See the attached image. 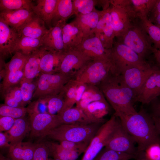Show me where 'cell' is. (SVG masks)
I'll use <instances>...</instances> for the list:
<instances>
[{
    "label": "cell",
    "mask_w": 160,
    "mask_h": 160,
    "mask_svg": "<svg viewBox=\"0 0 160 160\" xmlns=\"http://www.w3.org/2000/svg\"><path fill=\"white\" fill-rule=\"evenodd\" d=\"M23 77V70L11 71L6 73L0 84V93L2 96L9 89L19 84Z\"/></svg>",
    "instance_id": "34"
},
{
    "label": "cell",
    "mask_w": 160,
    "mask_h": 160,
    "mask_svg": "<svg viewBox=\"0 0 160 160\" xmlns=\"http://www.w3.org/2000/svg\"><path fill=\"white\" fill-rule=\"evenodd\" d=\"M33 5L30 0H0V11L21 9L32 10Z\"/></svg>",
    "instance_id": "39"
},
{
    "label": "cell",
    "mask_w": 160,
    "mask_h": 160,
    "mask_svg": "<svg viewBox=\"0 0 160 160\" xmlns=\"http://www.w3.org/2000/svg\"><path fill=\"white\" fill-rule=\"evenodd\" d=\"M152 55L155 63L160 68V51L155 49Z\"/></svg>",
    "instance_id": "55"
},
{
    "label": "cell",
    "mask_w": 160,
    "mask_h": 160,
    "mask_svg": "<svg viewBox=\"0 0 160 160\" xmlns=\"http://www.w3.org/2000/svg\"><path fill=\"white\" fill-rule=\"evenodd\" d=\"M79 83V82L73 79L63 87L59 93L63 98L64 104L62 110L58 114L72 108L76 103V92Z\"/></svg>",
    "instance_id": "32"
},
{
    "label": "cell",
    "mask_w": 160,
    "mask_h": 160,
    "mask_svg": "<svg viewBox=\"0 0 160 160\" xmlns=\"http://www.w3.org/2000/svg\"><path fill=\"white\" fill-rule=\"evenodd\" d=\"M116 39L117 41L129 47L146 60L153 55L155 49L141 20Z\"/></svg>",
    "instance_id": "5"
},
{
    "label": "cell",
    "mask_w": 160,
    "mask_h": 160,
    "mask_svg": "<svg viewBox=\"0 0 160 160\" xmlns=\"http://www.w3.org/2000/svg\"><path fill=\"white\" fill-rule=\"evenodd\" d=\"M37 80L34 81L23 78L20 84L21 93L23 107L30 103L33 98L34 92L36 89Z\"/></svg>",
    "instance_id": "37"
},
{
    "label": "cell",
    "mask_w": 160,
    "mask_h": 160,
    "mask_svg": "<svg viewBox=\"0 0 160 160\" xmlns=\"http://www.w3.org/2000/svg\"><path fill=\"white\" fill-rule=\"evenodd\" d=\"M118 118L124 129L137 144L138 153L151 144H160V135L153 118L143 106L135 113Z\"/></svg>",
    "instance_id": "1"
},
{
    "label": "cell",
    "mask_w": 160,
    "mask_h": 160,
    "mask_svg": "<svg viewBox=\"0 0 160 160\" xmlns=\"http://www.w3.org/2000/svg\"><path fill=\"white\" fill-rule=\"evenodd\" d=\"M87 84H86L79 82L76 92V103L81 100L83 95L87 88Z\"/></svg>",
    "instance_id": "51"
},
{
    "label": "cell",
    "mask_w": 160,
    "mask_h": 160,
    "mask_svg": "<svg viewBox=\"0 0 160 160\" xmlns=\"http://www.w3.org/2000/svg\"><path fill=\"white\" fill-rule=\"evenodd\" d=\"M44 22L35 14L19 29L17 33L20 37H29L41 38L48 31Z\"/></svg>",
    "instance_id": "21"
},
{
    "label": "cell",
    "mask_w": 160,
    "mask_h": 160,
    "mask_svg": "<svg viewBox=\"0 0 160 160\" xmlns=\"http://www.w3.org/2000/svg\"><path fill=\"white\" fill-rule=\"evenodd\" d=\"M28 112L27 108L25 107H14L5 104L1 105L0 116H8L17 119L25 117Z\"/></svg>",
    "instance_id": "43"
},
{
    "label": "cell",
    "mask_w": 160,
    "mask_h": 160,
    "mask_svg": "<svg viewBox=\"0 0 160 160\" xmlns=\"http://www.w3.org/2000/svg\"><path fill=\"white\" fill-rule=\"evenodd\" d=\"M103 123H97L88 124H63L50 131L46 136L59 142L66 140L89 143Z\"/></svg>",
    "instance_id": "4"
},
{
    "label": "cell",
    "mask_w": 160,
    "mask_h": 160,
    "mask_svg": "<svg viewBox=\"0 0 160 160\" xmlns=\"http://www.w3.org/2000/svg\"><path fill=\"white\" fill-rule=\"evenodd\" d=\"M60 144L65 149L70 151H75L84 153L89 143L74 142L69 141H60Z\"/></svg>",
    "instance_id": "47"
},
{
    "label": "cell",
    "mask_w": 160,
    "mask_h": 160,
    "mask_svg": "<svg viewBox=\"0 0 160 160\" xmlns=\"http://www.w3.org/2000/svg\"><path fill=\"white\" fill-rule=\"evenodd\" d=\"M49 149L46 142L36 144L32 160H49Z\"/></svg>",
    "instance_id": "48"
},
{
    "label": "cell",
    "mask_w": 160,
    "mask_h": 160,
    "mask_svg": "<svg viewBox=\"0 0 160 160\" xmlns=\"http://www.w3.org/2000/svg\"></svg>",
    "instance_id": "61"
},
{
    "label": "cell",
    "mask_w": 160,
    "mask_h": 160,
    "mask_svg": "<svg viewBox=\"0 0 160 160\" xmlns=\"http://www.w3.org/2000/svg\"><path fill=\"white\" fill-rule=\"evenodd\" d=\"M4 104L12 107H23L20 84L7 90L3 96Z\"/></svg>",
    "instance_id": "40"
},
{
    "label": "cell",
    "mask_w": 160,
    "mask_h": 160,
    "mask_svg": "<svg viewBox=\"0 0 160 160\" xmlns=\"http://www.w3.org/2000/svg\"><path fill=\"white\" fill-rule=\"evenodd\" d=\"M92 60L75 49L68 51L63 54L57 73L75 74L76 72Z\"/></svg>",
    "instance_id": "14"
},
{
    "label": "cell",
    "mask_w": 160,
    "mask_h": 160,
    "mask_svg": "<svg viewBox=\"0 0 160 160\" xmlns=\"http://www.w3.org/2000/svg\"><path fill=\"white\" fill-rule=\"evenodd\" d=\"M31 130L29 120L25 117L15 119L12 127L6 132L9 136L10 146L22 142Z\"/></svg>",
    "instance_id": "25"
},
{
    "label": "cell",
    "mask_w": 160,
    "mask_h": 160,
    "mask_svg": "<svg viewBox=\"0 0 160 160\" xmlns=\"http://www.w3.org/2000/svg\"><path fill=\"white\" fill-rule=\"evenodd\" d=\"M159 13H160V0H156L148 17Z\"/></svg>",
    "instance_id": "54"
},
{
    "label": "cell",
    "mask_w": 160,
    "mask_h": 160,
    "mask_svg": "<svg viewBox=\"0 0 160 160\" xmlns=\"http://www.w3.org/2000/svg\"><path fill=\"white\" fill-rule=\"evenodd\" d=\"M148 18L153 24L160 28V13L149 16Z\"/></svg>",
    "instance_id": "53"
},
{
    "label": "cell",
    "mask_w": 160,
    "mask_h": 160,
    "mask_svg": "<svg viewBox=\"0 0 160 160\" xmlns=\"http://www.w3.org/2000/svg\"><path fill=\"white\" fill-rule=\"evenodd\" d=\"M111 67L109 59L92 60L75 73L74 79L87 85L97 86L108 75Z\"/></svg>",
    "instance_id": "6"
},
{
    "label": "cell",
    "mask_w": 160,
    "mask_h": 160,
    "mask_svg": "<svg viewBox=\"0 0 160 160\" xmlns=\"http://www.w3.org/2000/svg\"><path fill=\"white\" fill-rule=\"evenodd\" d=\"M9 140L8 135L7 132L3 133L0 132V148H9L10 146L9 143Z\"/></svg>",
    "instance_id": "52"
},
{
    "label": "cell",
    "mask_w": 160,
    "mask_h": 160,
    "mask_svg": "<svg viewBox=\"0 0 160 160\" xmlns=\"http://www.w3.org/2000/svg\"><path fill=\"white\" fill-rule=\"evenodd\" d=\"M83 111L91 119L104 123L105 121L103 117L108 113L109 106L108 102L94 101L89 104Z\"/></svg>",
    "instance_id": "31"
},
{
    "label": "cell",
    "mask_w": 160,
    "mask_h": 160,
    "mask_svg": "<svg viewBox=\"0 0 160 160\" xmlns=\"http://www.w3.org/2000/svg\"><path fill=\"white\" fill-rule=\"evenodd\" d=\"M48 148L49 155L53 159L68 160L69 151L60 144L53 142H46Z\"/></svg>",
    "instance_id": "44"
},
{
    "label": "cell",
    "mask_w": 160,
    "mask_h": 160,
    "mask_svg": "<svg viewBox=\"0 0 160 160\" xmlns=\"http://www.w3.org/2000/svg\"><path fill=\"white\" fill-rule=\"evenodd\" d=\"M103 10L95 9L87 14H78L74 20L81 29L84 37L94 34V32L99 21Z\"/></svg>",
    "instance_id": "22"
},
{
    "label": "cell",
    "mask_w": 160,
    "mask_h": 160,
    "mask_svg": "<svg viewBox=\"0 0 160 160\" xmlns=\"http://www.w3.org/2000/svg\"><path fill=\"white\" fill-rule=\"evenodd\" d=\"M88 99L92 102L96 101L107 102L100 88L95 85H87L81 99Z\"/></svg>",
    "instance_id": "45"
},
{
    "label": "cell",
    "mask_w": 160,
    "mask_h": 160,
    "mask_svg": "<svg viewBox=\"0 0 160 160\" xmlns=\"http://www.w3.org/2000/svg\"><path fill=\"white\" fill-rule=\"evenodd\" d=\"M35 147L36 144L22 142L10 146L7 157L12 160H32Z\"/></svg>",
    "instance_id": "27"
},
{
    "label": "cell",
    "mask_w": 160,
    "mask_h": 160,
    "mask_svg": "<svg viewBox=\"0 0 160 160\" xmlns=\"http://www.w3.org/2000/svg\"><path fill=\"white\" fill-rule=\"evenodd\" d=\"M152 117L157 130L160 135V117L153 116Z\"/></svg>",
    "instance_id": "56"
},
{
    "label": "cell",
    "mask_w": 160,
    "mask_h": 160,
    "mask_svg": "<svg viewBox=\"0 0 160 160\" xmlns=\"http://www.w3.org/2000/svg\"><path fill=\"white\" fill-rule=\"evenodd\" d=\"M28 56L16 52L10 61L5 64L4 69L2 70L4 71L5 75L10 72L23 70Z\"/></svg>",
    "instance_id": "36"
},
{
    "label": "cell",
    "mask_w": 160,
    "mask_h": 160,
    "mask_svg": "<svg viewBox=\"0 0 160 160\" xmlns=\"http://www.w3.org/2000/svg\"><path fill=\"white\" fill-rule=\"evenodd\" d=\"M35 15L32 10L21 9L0 11V21L17 32Z\"/></svg>",
    "instance_id": "19"
},
{
    "label": "cell",
    "mask_w": 160,
    "mask_h": 160,
    "mask_svg": "<svg viewBox=\"0 0 160 160\" xmlns=\"http://www.w3.org/2000/svg\"><path fill=\"white\" fill-rule=\"evenodd\" d=\"M98 85L114 110V114L116 117L137 112L134 107L135 95L132 90L122 82L120 76L113 75L109 72Z\"/></svg>",
    "instance_id": "2"
},
{
    "label": "cell",
    "mask_w": 160,
    "mask_h": 160,
    "mask_svg": "<svg viewBox=\"0 0 160 160\" xmlns=\"http://www.w3.org/2000/svg\"><path fill=\"white\" fill-rule=\"evenodd\" d=\"M41 46V38L22 36L20 37L15 52H18L24 55L29 56Z\"/></svg>",
    "instance_id": "33"
},
{
    "label": "cell",
    "mask_w": 160,
    "mask_h": 160,
    "mask_svg": "<svg viewBox=\"0 0 160 160\" xmlns=\"http://www.w3.org/2000/svg\"><path fill=\"white\" fill-rule=\"evenodd\" d=\"M135 156L116 151L104 148L93 160H130L136 158Z\"/></svg>",
    "instance_id": "35"
},
{
    "label": "cell",
    "mask_w": 160,
    "mask_h": 160,
    "mask_svg": "<svg viewBox=\"0 0 160 160\" xmlns=\"http://www.w3.org/2000/svg\"><path fill=\"white\" fill-rule=\"evenodd\" d=\"M15 119L8 116H0V131H9L12 127Z\"/></svg>",
    "instance_id": "50"
},
{
    "label": "cell",
    "mask_w": 160,
    "mask_h": 160,
    "mask_svg": "<svg viewBox=\"0 0 160 160\" xmlns=\"http://www.w3.org/2000/svg\"></svg>",
    "instance_id": "60"
},
{
    "label": "cell",
    "mask_w": 160,
    "mask_h": 160,
    "mask_svg": "<svg viewBox=\"0 0 160 160\" xmlns=\"http://www.w3.org/2000/svg\"><path fill=\"white\" fill-rule=\"evenodd\" d=\"M110 20L115 37L117 38L140 19L134 17L122 0H110Z\"/></svg>",
    "instance_id": "9"
},
{
    "label": "cell",
    "mask_w": 160,
    "mask_h": 160,
    "mask_svg": "<svg viewBox=\"0 0 160 160\" xmlns=\"http://www.w3.org/2000/svg\"><path fill=\"white\" fill-rule=\"evenodd\" d=\"M58 114L60 116L63 124H88L103 123L91 119L83 110L76 107H72Z\"/></svg>",
    "instance_id": "23"
},
{
    "label": "cell",
    "mask_w": 160,
    "mask_h": 160,
    "mask_svg": "<svg viewBox=\"0 0 160 160\" xmlns=\"http://www.w3.org/2000/svg\"><path fill=\"white\" fill-rule=\"evenodd\" d=\"M39 99L47 103L48 113L52 115L58 114L62 110L64 104L63 98L60 93Z\"/></svg>",
    "instance_id": "41"
},
{
    "label": "cell",
    "mask_w": 160,
    "mask_h": 160,
    "mask_svg": "<svg viewBox=\"0 0 160 160\" xmlns=\"http://www.w3.org/2000/svg\"><path fill=\"white\" fill-rule=\"evenodd\" d=\"M97 0H73V15L89 13L95 9Z\"/></svg>",
    "instance_id": "42"
},
{
    "label": "cell",
    "mask_w": 160,
    "mask_h": 160,
    "mask_svg": "<svg viewBox=\"0 0 160 160\" xmlns=\"http://www.w3.org/2000/svg\"><path fill=\"white\" fill-rule=\"evenodd\" d=\"M18 33L0 21V57L4 60L15 52L20 38Z\"/></svg>",
    "instance_id": "16"
},
{
    "label": "cell",
    "mask_w": 160,
    "mask_h": 160,
    "mask_svg": "<svg viewBox=\"0 0 160 160\" xmlns=\"http://www.w3.org/2000/svg\"><path fill=\"white\" fill-rule=\"evenodd\" d=\"M156 65L155 71L147 80L136 97L135 102L148 105L160 95V68Z\"/></svg>",
    "instance_id": "15"
},
{
    "label": "cell",
    "mask_w": 160,
    "mask_h": 160,
    "mask_svg": "<svg viewBox=\"0 0 160 160\" xmlns=\"http://www.w3.org/2000/svg\"><path fill=\"white\" fill-rule=\"evenodd\" d=\"M154 48L160 51V28L151 23L148 18L141 19Z\"/></svg>",
    "instance_id": "38"
},
{
    "label": "cell",
    "mask_w": 160,
    "mask_h": 160,
    "mask_svg": "<svg viewBox=\"0 0 160 160\" xmlns=\"http://www.w3.org/2000/svg\"><path fill=\"white\" fill-rule=\"evenodd\" d=\"M119 118L114 114L100 127L89 143L81 160H93L105 147L115 130Z\"/></svg>",
    "instance_id": "8"
},
{
    "label": "cell",
    "mask_w": 160,
    "mask_h": 160,
    "mask_svg": "<svg viewBox=\"0 0 160 160\" xmlns=\"http://www.w3.org/2000/svg\"><path fill=\"white\" fill-rule=\"evenodd\" d=\"M109 59L111 65L110 72L116 76L122 75L131 68H147L152 64L129 47L117 40L114 41L112 47L110 49Z\"/></svg>",
    "instance_id": "3"
},
{
    "label": "cell",
    "mask_w": 160,
    "mask_h": 160,
    "mask_svg": "<svg viewBox=\"0 0 160 160\" xmlns=\"http://www.w3.org/2000/svg\"><path fill=\"white\" fill-rule=\"evenodd\" d=\"M110 7L103 12L94 32L95 35L107 49L112 48L115 38L114 33L110 20Z\"/></svg>",
    "instance_id": "17"
},
{
    "label": "cell",
    "mask_w": 160,
    "mask_h": 160,
    "mask_svg": "<svg viewBox=\"0 0 160 160\" xmlns=\"http://www.w3.org/2000/svg\"><path fill=\"white\" fill-rule=\"evenodd\" d=\"M0 160H12L7 157H5L1 154H0Z\"/></svg>",
    "instance_id": "57"
},
{
    "label": "cell",
    "mask_w": 160,
    "mask_h": 160,
    "mask_svg": "<svg viewBox=\"0 0 160 160\" xmlns=\"http://www.w3.org/2000/svg\"><path fill=\"white\" fill-rule=\"evenodd\" d=\"M46 51L41 47L29 56L23 70V78L33 80L40 72L41 59Z\"/></svg>",
    "instance_id": "28"
},
{
    "label": "cell",
    "mask_w": 160,
    "mask_h": 160,
    "mask_svg": "<svg viewBox=\"0 0 160 160\" xmlns=\"http://www.w3.org/2000/svg\"><path fill=\"white\" fill-rule=\"evenodd\" d=\"M134 159V160H147L144 159L140 158H136Z\"/></svg>",
    "instance_id": "58"
},
{
    "label": "cell",
    "mask_w": 160,
    "mask_h": 160,
    "mask_svg": "<svg viewBox=\"0 0 160 160\" xmlns=\"http://www.w3.org/2000/svg\"><path fill=\"white\" fill-rule=\"evenodd\" d=\"M135 142L124 129L120 119L105 147L114 151L134 155L138 154Z\"/></svg>",
    "instance_id": "11"
},
{
    "label": "cell",
    "mask_w": 160,
    "mask_h": 160,
    "mask_svg": "<svg viewBox=\"0 0 160 160\" xmlns=\"http://www.w3.org/2000/svg\"><path fill=\"white\" fill-rule=\"evenodd\" d=\"M156 66L155 63L147 68L132 67L127 69L123 74L119 76L122 82L132 90L136 98L147 80L155 71Z\"/></svg>",
    "instance_id": "12"
},
{
    "label": "cell",
    "mask_w": 160,
    "mask_h": 160,
    "mask_svg": "<svg viewBox=\"0 0 160 160\" xmlns=\"http://www.w3.org/2000/svg\"><path fill=\"white\" fill-rule=\"evenodd\" d=\"M63 54H57L46 50L40 62V72L42 73L53 74L57 69Z\"/></svg>",
    "instance_id": "30"
},
{
    "label": "cell",
    "mask_w": 160,
    "mask_h": 160,
    "mask_svg": "<svg viewBox=\"0 0 160 160\" xmlns=\"http://www.w3.org/2000/svg\"><path fill=\"white\" fill-rule=\"evenodd\" d=\"M61 25L57 24L52 27L41 38V47L45 50L57 54H64L66 52Z\"/></svg>",
    "instance_id": "18"
},
{
    "label": "cell",
    "mask_w": 160,
    "mask_h": 160,
    "mask_svg": "<svg viewBox=\"0 0 160 160\" xmlns=\"http://www.w3.org/2000/svg\"><path fill=\"white\" fill-rule=\"evenodd\" d=\"M74 74L41 73L37 80L36 89L33 98L42 99L59 94L64 86L72 79Z\"/></svg>",
    "instance_id": "7"
},
{
    "label": "cell",
    "mask_w": 160,
    "mask_h": 160,
    "mask_svg": "<svg viewBox=\"0 0 160 160\" xmlns=\"http://www.w3.org/2000/svg\"><path fill=\"white\" fill-rule=\"evenodd\" d=\"M29 120L31 128L30 137L32 138L46 137L50 131L63 124L58 114L48 112L29 113Z\"/></svg>",
    "instance_id": "10"
},
{
    "label": "cell",
    "mask_w": 160,
    "mask_h": 160,
    "mask_svg": "<svg viewBox=\"0 0 160 160\" xmlns=\"http://www.w3.org/2000/svg\"><path fill=\"white\" fill-rule=\"evenodd\" d=\"M136 158L147 160H160V144L150 145L144 151L139 153Z\"/></svg>",
    "instance_id": "46"
},
{
    "label": "cell",
    "mask_w": 160,
    "mask_h": 160,
    "mask_svg": "<svg viewBox=\"0 0 160 160\" xmlns=\"http://www.w3.org/2000/svg\"><path fill=\"white\" fill-rule=\"evenodd\" d=\"M148 105L147 111L152 116L160 117V95L153 100Z\"/></svg>",
    "instance_id": "49"
},
{
    "label": "cell",
    "mask_w": 160,
    "mask_h": 160,
    "mask_svg": "<svg viewBox=\"0 0 160 160\" xmlns=\"http://www.w3.org/2000/svg\"><path fill=\"white\" fill-rule=\"evenodd\" d=\"M73 0H58L51 21L52 27L66 23L67 20L73 15Z\"/></svg>",
    "instance_id": "29"
},
{
    "label": "cell",
    "mask_w": 160,
    "mask_h": 160,
    "mask_svg": "<svg viewBox=\"0 0 160 160\" xmlns=\"http://www.w3.org/2000/svg\"><path fill=\"white\" fill-rule=\"evenodd\" d=\"M74 49L93 60L109 59L110 49L105 48L94 33L84 37Z\"/></svg>",
    "instance_id": "13"
},
{
    "label": "cell",
    "mask_w": 160,
    "mask_h": 160,
    "mask_svg": "<svg viewBox=\"0 0 160 160\" xmlns=\"http://www.w3.org/2000/svg\"><path fill=\"white\" fill-rule=\"evenodd\" d=\"M49 160H62L59 159H51V158H49Z\"/></svg>",
    "instance_id": "59"
},
{
    "label": "cell",
    "mask_w": 160,
    "mask_h": 160,
    "mask_svg": "<svg viewBox=\"0 0 160 160\" xmlns=\"http://www.w3.org/2000/svg\"><path fill=\"white\" fill-rule=\"evenodd\" d=\"M58 0H37V4L33 5L32 10L36 15L42 20L49 28L52 27L51 21Z\"/></svg>",
    "instance_id": "24"
},
{
    "label": "cell",
    "mask_w": 160,
    "mask_h": 160,
    "mask_svg": "<svg viewBox=\"0 0 160 160\" xmlns=\"http://www.w3.org/2000/svg\"><path fill=\"white\" fill-rule=\"evenodd\" d=\"M124 4L137 19L148 18L156 0H123Z\"/></svg>",
    "instance_id": "26"
},
{
    "label": "cell",
    "mask_w": 160,
    "mask_h": 160,
    "mask_svg": "<svg viewBox=\"0 0 160 160\" xmlns=\"http://www.w3.org/2000/svg\"><path fill=\"white\" fill-rule=\"evenodd\" d=\"M61 28L65 52L75 49L84 37L81 29L74 20L62 25Z\"/></svg>",
    "instance_id": "20"
}]
</instances>
